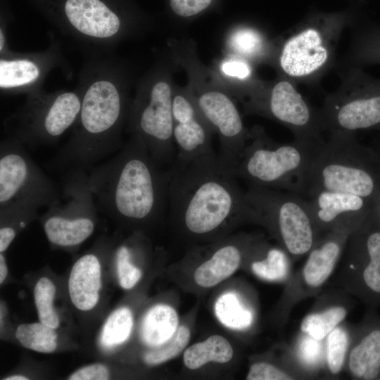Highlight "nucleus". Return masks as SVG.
<instances>
[{
  "instance_id": "nucleus-1",
  "label": "nucleus",
  "mask_w": 380,
  "mask_h": 380,
  "mask_svg": "<svg viewBox=\"0 0 380 380\" xmlns=\"http://www.w3.org/2000/svg\"><path fill=\"white\" fill-rule=\"evenodd\" d=\"M78 78L80 110L69 139L49 162L52 170H89L125 145L132 101L128 65L111 53H91Z\"/></svg>"
},
{
  "instance_id": "nucleus-2",
  "label": "nucleus",
  "mask_w": 380,
  "mask_h": 380,
  "mask_svg": "<svg viewBox=\"0 0 380 380\" xmlns=\"http://www.w3.org/2000/svg\"><path fill=\"white\" fill-rule=\"evenodd\" d=\"M168 208L184 230L196 236L232 224L255 221L237 177L215 153L168 168Z\"/></svg>"
},
{
  "instance_id": "nucleus-3",
  "label": "nucleus",
  "mask_w": 380,
  "mask_h": 380,
  "mask_svg": "<svg viewBox=\"0 0 380 380\" xmlns=\"http://www.w3.org/2000/svg\"><path fill=\"white\" fill-rule=\"evenodd\" d=\"M130 135L113 158L88 170L97 209L121 222L140 224L168 208L169 172Z\"/></svg>"
},
{
  "instance_id": "nucleus-4",
  "label": "nucleus",
  "mask_w": 380,
  "mask_h": 380,
  "mask_svg": "<svg viewBox=\"0 0 380 380\" xmlns=\"http://www.w3.org/2000/svg\"><path fill=\"white\" fill-rule=\"evenodd\" d=\"M63 35L91 53H110L148 25L132 0H26Z\"/></svg>"
},
{
  "instance_id": "nucleus-5",
  "label": "nucleus",
  "mask_w": 380,
  "mask_h": 380,
  "mask_svg": "<svg viewBox=\"0 0 380 380\" xmlns=\"http://www.w3.org/2000/svg\"><path fill=\"white\" fill-rule=\"evenodd\" d=\"M324 190L380 203V153L360 143L355 134H329L311 162L303 196Z\"/></svg>"
},
{
  "instance_id": "nucleus-6",
  "label": "nucleus",
  "mask_w": 380,
  "mask_h": 380,
  "mask_svg": "<svg viewBox=\"0 0 380 380\" xmlns=\"http://www.w3.org/2000/svg\"><path fill=\"white\" fill-rule=\"evenodd\" d=\"M352 18L345 14L310 17L275 38L271 63L277 75L314 86L334 66L341 36Z\"/></svg>"
},
{
  "instance_id": "nucleus-7",
  "label": "nucleus",
  "mask_w": 380,
  "mask_h": 380,
  "mask_svg": "<svg viewBox=\"0 0 380 380\" xmlns=\"http://www.w3.org/2000/svg\"><path fill=\"white\" fill-rule=\"evenodd\" d=\"M320 146H308L294 139L291 143L279 144L262 127L255 126L231 171L248 186L286 191L303 196L309 167Z\"/></svg>"
},
{
  "instance_id": "nucleus-8",
  "label": "nucleus",
  "mask_w": 380,
  "mask_h": 380,
  "mask_svg": "<svg viewBox=\"0 0 380 380\" xmlns=\"http://www.w3.org/2000/svg\"><path fill=\"white\" fill-rule=\"evenodd\" d=\"M175 84L170 68L156 63L138 82L132 99L126 132L139 137L160 165L175 160L172 95Z\"/></svg>"
},
{
  "instance_id": "nucleus-9",
  "label": "nucleus",
  "mask_w": 380,
  "mask_h": 380,
  "mask_svg": "<svg viewBox=\"0 0 380 380\" xmlns=\"http://www.w3.org/2000/svg\"><path fill=\"white\" fill-rule=\"evenodd\" d=\"M81 108L79 90H42L26 96L25 103L4 121L6 137L37 148L57 142L74 125Z\"/></svg>"
},
{
  "instance_id": "nucleus-10",
  "label": "nucleus",
  "mask_w": 380,
  "mask_h": 380,
  "mask_svg": "<svg viewBox=\"0 0 380 380\" xmlns=\"http://www.w3.org/2000/svg\"><path fill=\"white\" fill-rule=\"evenodd\" d=\"M340 85L326 95L318 110L324 132L355 134L380 126V78L362 68L338 69Z\"/></svg>"
},
{
  "instance_id": "nucleus-11",
  "label": "nucleus",
  "mask_w": 380,
  "mask_h": 380,
  "mask_svg": "<svg viewBox=\"0 0 380 380\" xmlns=\"http://www.w3.org/2000/svg\"><path fill=\"white\" fill-rule=\"evenodd\" d=\"M246 196L256 222L276 233L290 254L302 255L312 248L318 227L305 198L290 191L254 186H248Z\"/></svg>"
},
{
  "instance_id": "nucleus-12",
  "label": "nucleus",
  "mask_w": 380,
  "mask_h": 380,
  "mask_svg": "<svg viewBox=\"0 0 380 380\" xmlns=\"http://www.w3.org/2000/svg\"><path fill=\"white\" fill-rule=\"evenodd\" d=\"M58 201L42 216L49 241L56 246H79L94 232L97 207L89 185L88 170L80 167L65 171L59 183Z\"/></svg>"
},
{
  "instance_id": "nucleus-13",
  "label": "nucleus",
  "mask_w": 380,
  "mask_h": 380,
  "mask_svg": "<svg viewBox=\"0 0 380 380\" xmlns=\"http://www.w3.org/2000/svg\"><path fill=\"white\" fill-rule=\"evenodd\" d=\"M189 91L203 118L217 134L220 161L232 170L237 163L251 135L229 91L208 73L193 77Z\"/></svg>"
},
{
  "instance_id": "nucleus-14",
  "label": "nucleus",
  "mask_w": 380,
  "mask_h": 380,
  "mask_svg": "<svg viewBox=\"0 0 380 380\" xmlns=\"http://www.w3.org/2000/svg\"><path fill=\"white\" fill-rule=\"evenodd\" d=\"M298 84L277 75L265 83L258 94L246 106L247 115H256L276 121L293 134L294 140L308 146L319 147L325 139L318 110L303 96Z\"/></svg>"
},
{
  "instance_id": "nucleus-15",
  "label": "nucleus",
  "mask_w": 380,
  "mask_h": 380,
  "mask_svg": "<svg viewBox=\"0 0 380 380\" xmlns=\"http://www.w3.org/2000/svg\"><path fill=\"white\" fill-rule=\"evenodd\" d=\"M60 196V185L41 169L21 142L7 137L1 141L0 206L21 203L49 208Z\"/></svg>"
},
{
  "instance_id": "nucleus-16",
  "label": "nucleus",
  "mask_w": 380,
  "mask_h": 380,
  "mask_svg": "<svg viewBox=\"0 0 380 380\" xmlns=\"http://www.w3.org/2000/svg\"><path fill=\"white\" fill-rule=\"evenodd\" d=\"M56 68L71 76L58 39L50 37L49 46L34 52H18L10 48L0 53V89L3 94L32 95L43 89L44 81Z\"/></svg>"
},
{
  "instance_id": "nucleus-17",
  "label": "nucleus",
  "mask_w": 380,
  "mask_h": 380,
  "mask_svg": "<svg viewBox=\"0 0 380 380\" xmlns=\"http://www.w3.org/2000/svg\"><path fill=\"white\" fill-rule=\"evenodd\" d=\"M174 162L186 164L201 156L214 153L213 129L200 113L186 87L175 84L172 95Z\"/></svg>"
},
{
  "instance_id": "nucleus-18",
  "label": "nucleus",
  "mask_w": 380,
  "mask_h": 380,
  "mask_svg": "<svg viewBox=\"0 0 380 380\" xmlns=\"http://www.w3.org/2000/svg\"><path fill=\"white\" fill-rule=\"evenodd\" d=\"M318 229H355L376 203L367 198L338 191H320L306 198Z\"/></svg>"
},
{
  "instance_id": "nucleus-19",
  "label": "nucleus",
  "mask_w": 380,
  "mask_h": 380,
  "mask_svg": "<svg viewBox=\"0 0 380 380\" xmlns=\"http://www.w3.org/2000/svg\"><path fill=\"white\" fill-rule=\"evenodd\" d=\"M355 247L362 255V280L364 288L380 297V203L377 204L353 231Z\"/></svg>"
},
{
  "instance_id": "nucleus-20",
  "label": "nucleus",
  "mask_w": 380,
  "mask_h": 380,
  "mask_svg": "<svg viewBox=\"0 0 380 380\" xmlns=\"http://www.w3.org/2000/svg\"><path fill=\"white\" fill-rule=\"evenodd\" d=\"M210 68L215 78L243 106L258 94L265 83L256 75L253 64L234 56L227 54Z\"/></svg>"
},
{
  "instance_id": "nucleus-21",
  "label": "nucleus",
  "mask_w": 380,
  "mask_h": 380,
  "mask_svg": "<svg viewBox=\"0 0 380 380\" xmlns=\"http://www.w3.org/2000/svg\"><path fill=\"white\" fill-rule=\"evenodd\" d=\"M227 55L245 59L255 66L271 65L275 50V38L271 39L259 27L240 24L232 27L225 39Z\"/></svg>"
},
{
  "instance_id": "nucleus-22",
  "label": "nucleus",
  "mask_w": 380,
  "mask_h": 380,
  "mask_svg": "<svg viewBox=\"0 0 380 380\" xmlns=\"http://www.w3.org/2000/svg\"><path fill=\"white\" fill-rule=\"evenodd\" d=\"M101 287V264L99 258L88 253L73 265L68 280V291L73 305L79 310L93 309L99 298Z\"/></svg>"
},
{
  "instance_id": "nucleus-23",
  "label": "nucleus",
  "mask_w": 380,
  "mask_h": 380,
  "mask_svg": "<svg viewBox=\"0 0 380 380\" xmlns=\"http://www.w3.org/2000/svg\"><path fill=\"white\" fill-rule=\"evenodd\" d=\"M354 230L345 229L331 231L329 238L312 250L303 272L308 285L317 287L327 279L337 262L344 238Z\"/></svg>"
},
{
  "instance_id": "nucleus-24",
  "label": "nucleus",
  "mask_w": 380,
  "mask_h": 380,
  "mask_svg": "<svg viewBox=\"0 0 380 380\" xmlns=\"http://www.w3.org/2000/svg\"><path fill=\"white\" fill-rule=\"evenodd\" d=\"M241 251L236 244L227 243L220 246L196 270V283L202 287L217 285L234 273L241 264Z\"/></svg>"
},
{
  "instance_id": "nucleus-25",
  "label": "nucleus",
  "mask_w": 380,
  "mask_h": 380,
  "mask_svg": "<svg viewBox=\"0 0 380 380\" xmlns=\"http://www.w3.org/2000/svg\"><path fill=\"white\" fill-rule=\"evenodd\" d=\"M349 369L360 379L380 376V327L369 329L353 348L349 355Z\"/></svg>"
},
{
  "instance_id": "nucleus-26",
  "label": "nucleus",
  "mask_w": 380,
  "mask_h": 380,
  "mask_svg": "<svg viewBox=\"0 0 380 380\" xmlns=\"http://www.w3.org/2000/svg\"><path fill=\"white\" fill-rule=\"evenodd\" d=\"M339 68L380 65V25H367L355 30L348 52Z\"/></svg>"
},
{
  "instance_id": "nucleus-27",
  "label": "nucleus",
  "mask_w": 380,
  "mask_h": 380,
  "mask_svg": "<svg viewBox=\"0 0 380 380\" xmlns=\"http://www.w3.org/2000/svg\"><path fill=\"white\" fill-rule=\"evenodd\" d=\"M178 315L174 308L159 304L145 314L140 329L143 342L151 348L157 347L169 340L178 328Z\"/></svg>"
},
{
  "instance_id": "nucleus-28",
  "label": "nucleus",
  "mask_w": 380,
  "mask_h": 380,
  "mask_svg": "<svg viewBox=\"0 0 380 380\" xmlns=\"http://www.w3.org/2000/svg\"><path fill=\"white\" fill-rule=\"evenodd\" d=\"M233 349L223 336L213 335L195 343L184 353V363L190 369H196L209 362L224 363L233 357Z\"/></svg>"
},
{
  "instance_id": "nucleus-29",
  "label": "nucleus",
  "mask_w": 380,
  "mask_h": 380,
  "mask_svg": "<svg viewBox=\"0 0 380 380\" xmlns=\"http://www.w3.org/2000/svg\"><path fill=\"white\" fill-rule=\"evenodd\" d=\"M15 337L25 348L39 353H52L57 347V334L54 329L42 322L19 325Z\"/></svg>"
},
{
  "instance_id": "nucleus-30",
  "label": "nucleus",
  "mask_w": 380,
  "mask_h": 380,
  "mask_svg": "<svg viewBox=\"0 0 380 380\" xmlns=\"http://www.w3.org/2000/svg\"><path fill=\"white\" fill-rule=\"evenodd\" d=\"M215 312L220 322L232 329L247 328L253 321L251 312L241 304L238 296L232 292L222 294L217 298Z\"/></svg>"
},
{
  "instance_id": "nucleus-31",
  "label": "nucleus",
  "mask_w": 380,
  "mask_h": 380,
  "mask_svg": "<svg viewBox=\"0 0 380 380\" xmlns=\"http://www.w3.org/2000/svg\"><path fill=\"white\" fill-rule=\"evenodd\" d=\"M133 327L131 310L125 307L113 311L103 327L100 342L103 347L112 348L125 343L129 338Z\"/></svg>"
},
{
  "instance_id": "nucleus-32",
  "label": "nucleus",
  "mask_w": 380,
  "mask_h": 380,
  "mask_svg": "<svg viewBox=\"0 0 380 380\" xmlns=\"http://www.w3.org/2000/svg\"><path fill=\"white\" fill-rule=\"evenodd\" d=\"M346 310L341 306L332 307L319 313L306 316L300 325L301 330L311 338L320 341L328 336L344 319Z\"/></svg>"
},
{
  "instance_id": "nucleus-33",
  "label": "nucleus",
  "mask_w": 380,
  "mask_h": 380,
  "mask_svg": "<svg viewBox=\"0 0 380 380\" xmlns=\"http://www.w3.org/2000/svg\"><path fill=\"white\" fill-rule=\"evenodd\" d=\"M56 287L47 277L40 278L34 287V296L40 322L53 329L60 324L59 317L53 308Z\"/></svg>"
},
{
  "instance_id": "nucleus-34",
  "label": "nucleus",
  "mask_w": 380,
  "mask_h": 380,
  "mask_svg": "<svg viewBox=\"0 0 380 380\" xmlns=\"http://www.w3.org/2000/svg\"><path fill=\"white\" fill-rule=\"evenodd\" d=\"M189 338V329L185 326L179 327L169 340L144 355V362L150 366L157 365L175 357L184 349Z\"/></svg>"
},
{
  "instance_id": "nucleus-35",
  "label": "nucleus",
  "mask_w": 380,
  "mask_h": 380,
  "mask_svg": "<svg viewBox=\"0 0 380 380\" xmlns=\"http://www.w3.org/2000/svg\"><path fill=\"white\" fill-rule=\"evenodd\" d=\"M289 263L284 251L277 248L267 250L265 258L251 264L253 272L259 277L267 281L284 279L288 272Z\"/></svg>"
},
{
  "instance_id": "nucleus-36",
  "label": "nucleus",
  "mask_w": 380,
  "mask_h": 380,
  "mask_svg": "<svg viewBox=\"0 0 380 380\" xmlns=\"http://www.w3.org/2000/svg\"><path fill=\"white\" fill-rule=\"evenodd\" d=\"M37 210L36 207L21 203L0 206V230L16 236L18 229H24L29 222L37 217Z\"/></svg>"
},
{
  "instance_id": "nucleus-37",
  "label": "nucleus",
  "mask_w": 380,
  "mask_h": 380,
  "mask_svg": "<svg viewBox=\"0 0 380 380\" xmlns=\"http://www.w3.org/2000/svg\"><path fill=\"white\" fill-rule=\"evenodd\" d=\"M348 336L341 327H336L328 335L327 338V363L331 373H338L343 366L347 348Z\"/></svg>"
},
{
  "instance_id": "nucleus-38",
  "label": "nucleus",
  "mask_w": 380,
  "mask_h": 380,
  "mask_svg": "<svg viewBox=\"0 0 380 380\" xmlns=\"http://www.w3.org/2000/svg\"><path fill=\"white\" fill-rule=\"evenodd\" d=\"M119 282L125 289H132L141 277V270L131 262L132 250L127 244L120 246L115 254Z\"/></svg>"
},
{
  "instance_id": "nucleus-39",
  "label": "nucleus",
  "mask_w": 380,
  "mask_h": 380,
  "mask_svg": "<svg viewBox=\"0 0 380 380\" xmlns=\"http://www.w3.org/2000/svg\"><path fill=\"white\" fill-rule=\"evenodd\" d=\"M170 11L180 19H191L204 13L215 0H166Z\"/></svg>"
},
{
  "instance_id": "nucleus-40",
  "label": "nucleus",
  "mask_w": 380,
  "mask_h": 380,
  "mask_svg": "<svg viewBox=\"0 0 380 380\" xmlns=\"http://www.w3.org/2000/svg\"><path fill=\"white\" fill-rule=\"evenodd\" d=\"M291 379L289 374L266 362L253 364L246 376L248 380H288Z\"/></svg>"
},
{
  "instance_id": "nucleus-41",
  "label": "nucleus",
  "mask_w": 380,
  "mask_h": 380,
  "mask_svg": "<svg viewBox=\"0 0 380 380\" xmlns=\"http://www.w3.org/2000/svg\"><path fill=\"white\" fill-rule=\"evenodd\" d=\"M110 378V372L102 364H93L83 367L73 372L68 377L70 380H107Z\"/></svg>"
},
{
  "instance_id": "nucleus-42",
  "label": "nucleus",
  "mask_w": 380,
  "mask_h": 380,
  "mask_svg": "<svg viewBox=\"0 0 380 380\" xmlns=\"http://www.w3.org/2000/svg\"><path fill=\"white\" fill-rule=\"evenodd\" d=\"M318 340L313 338L303 343L301 346V353L303 358L308 362H314L319 357L321 347L317 343Z\"/></svg>"
},
{
  "instance_id": "nucleus-43",
  "label": "nucleus",
  "mask_w": 380,
  "mask_h": 380,
  "mask_svg": "<svg viewBox=\"0 0 380 380\" xmlns=\"http://www.w3.org/2000/svg\"><path fill=\"white\" fill-rule=\"evenodd\" d=\"M8 274V267L2 253L0 254V284H2Z\"/></svg>"
},
{
  "instance_id": "nucleus-44",
  "label": "nucleus",
  "mask_w": 380,
  "mask_h": 380,
  "mask_svg": "<svg viewBox=\"0 0 380 380\" xmlns=\"http://www.w3.org/2000/svg\"><path fill=\"white\" fill-rule=\"evenodd\" d=\"M27 379L28 378L22 375H13V376H9L4 379V380H27Z\"/></svg>"
}]
</instances>
